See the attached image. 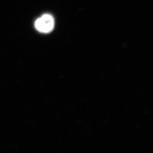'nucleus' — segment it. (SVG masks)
Here are the masks:
<instances>
[{"mask_svg": "<svg viewBox=\"0 0 153 153\" xmlns=\"http://www.w3.org/2000/svg\"><path fill=\"white\" fill-rule=\"evenodd\" d=\"M35 28L40 33H49L52 31L54 27V19L52 16L45 14L38 18L35 24Z\"/></svg>", "mask_w": 153, "mask_h": 153, "instance_id": "obj_1", "label": "nucleus"}]
</instances>
